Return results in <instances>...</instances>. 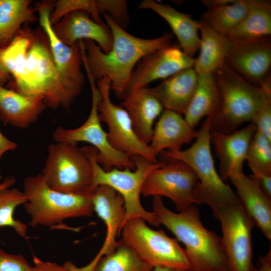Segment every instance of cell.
Segmentation results:
<instances>
[{
    "label": "cell",
    "instance_id": "cell-1",
    "mask_svg": "<svg viewBox=\"0 0 271 271\" xmlns=\"http://www.w3.org/2000/svg\"><path fill=\"white\" fill-rule=\"evenodd\" d=\"M0 63L11 76L7 88L42 97L53 109L72 104L61 84L48 37L40 26L33 29L23 25L11 43L0 49Z\"/></svg>",
    "mask_w": 271,
    "mask_h": 271
},
{
    "label": "cell",
    "instance_id": "cell-2",
    "mask_svg": "<svg viewBox=\"0 0 271 271\" xmlns=\"http://www.w3.org/2000/svg\"><path fill=\"white\" fill-rule=\"evenodd\" d=\"M103 15L112 33L111 49L105 53L93 41L81 40L83 65L95 80L109 78L110 89L121 100L136 65L148 54L171 45L173 34L166 33L150 39L139 38L126 32L107 14Z\"/></svg>",
    "mask_w": 271,
    "mask_h": 271
},
{
    "label": "cell",
    "instance_id": "cell-3",
    "mask_svg": "<svg viewBox=\"0 0 271 271\" xmlns=\"http://www.w3.org/2000/svg\"><path fill=\"white\" fill-rule=\"evenodd\" d=\"M153 212L160 224L170 230L185 246L190 268L194 271H230L222 238L207 229L195 205L175 213L162 197H153Z\"/></svg>",
    "mask_w": 271,
    "mask_h": 271
},
{
    "label": "cell",
    "instance_id": "cell-4",
    "mask_svg": "<svg viewBox=\"0 0 271 271\" xmlns=\"http://www.w3.org/2000/svg\"><path fill=\"white\" fill-rule=\"evenodd\" d=\"M219 101L211 116V130L232 133L244 122H251L261 105L271 99V88L248 82L225 64L214 73Z\"/></svg>",
    "mask_w": 271,
    "mask_h": 271
},
{
    "label": "cell",
    "instance_id": "cell-5",
    "mask_svg": "<svg viewBox=\"0 0 271 271\" xmlns=\"http://www.w3.org/2000/svg\"><path fill=\"white\" fill-rule=\"evenodd\" d=\"M27 201L24 204L32 227L61 225L68 218L91 217L94 212L90 194L60 192L50 188L42 175L27 176L23 182ZM63 224V223H62Z\"/></svg>",
    "mask_w": 271,
    "mask_h": 271
},
{
    "label": "cell",
    "instance_id": "cell-6",
    "mask_svg": "<svg viewBox=\"0 0 271 271\" xmlns=\"http://www.w3.org/2000/svg\"><path fill=\"white\" fill-rule=\"evenodd\" d=\"M193 144L184 150H166L161 154L165 158L183 161L195 172L199 182V191L203 204L211 208L215 216L219 210L239 202L231 188L217 173L211 150V118L206 117Z\"/></svg>",
    "mask_w": 271,
    "mask_h": 271
},
{
    "label": "cell",
    "instance_id": "cell-7",
    "mask_svg": "<svg viewBox=\"0 0 271 271\" xmlns=\"http://www.w3.org/2000/svg\"><path fill=\"white\" fill-rule=\"evenodd\" d=\"M82 148L88 157L93 170L90 194L99 185H107L117 191L124 200L125 215L123 224L130 219L142 218L154 226L161 225L155 214L143 207L140 195L147 176L154 170L162 166L164 161L153 163L145 158L136 157L131 159L136 167L134 171L115 168L105 171L97 161V151L94 147L84 146Z\"/></svg>",
    "mask_w": 271,
    "mask_h": 271
},
{
    "label": "cell",
    "instance_id": "cell-8",
    "mask_svg": "<svg viewBox=\"0 0 271 271\" xmlns=\"http://www.w3.org/2000/svg\"><path fill=\"white\" fill-rule=\"evenodd\" d=\"M41 174L47 185L54 190L69 194H90L92 165L86 154L77 144H50Z\"/></svg>",
    "mask_w": 271,
    "mask_h": 271
},
{
    "label": "cell",
    "instance_id": "cell-9",
    "mask_svg": "<svg viewBox=\"0 0 271 271\" xmlns=\"http://www.w3.org/2000/svg\"><path fill=\"white\" fill-rule=\"evenodd\" d=\"M146 222L142 218L127 220L121 228V240L153 267L190 268L186 251L177 240L163 230L151 228Z\"/></svg>",
    "mask_w": 271,
    "mask_h": 271
},
{
    "label": "cell",
    "instance_id": "cell-10",
    "mask_svg": "<svg viewBox=\"0 0 271 271\" xmlns=\"http://www.w3.org/2000/svg\"><path fill=\"white\" fill-rule=\"evenodd\" d=\"M92 96L90 113L86 121L80 126L68 129L58 126L53 131L54 142L77 144L85 142L91 145L97 151L96 160L105 171L115 168L119 169H135L133 160L124 153L114 149L110 145L107 133L103 129L99 120L98 103L101 94L95 80L87 72Z\"/></svg>",
    "mask_w": 271,
    "mask_h": 271
},
{
    "label": "cell",
    "instance_id": "cell-11",
    "mask_svg": "<svg viewBox=\"0 0 271 271\" xmlns=\"http://www.w3.org/2000/svg\"><path fill=\"white\" fill-rule=\"evenodd\" d=\"M166 159L167 162H164L162 166L147 176L141 194L144 196L167 197L172 201L179 212L192 205L203 204L199 182L195 172L182 161Z\"/></svg>",
    "mask_w": 271,
    "mask_h": 271
},
{
    "label": "cell",
    "instance_id": "cell-12",
    "mask_svg": "<svg viewBox=\"0 0 271 271\" xmlns=\"http://www.w3.org/2000/svg\"><path fill=\"white\" fill-rule=\"evenodd\" d=\"M101 94L98 103L99 120L108 127V139L115 150L124 153L131 159L142 157L150 161L158 162L149 145L142 140L136 133L131 120L126 110L121 105L114 104L110 98V80L103 77L96 80Z\"/></svg>",
    "mask_w": 271,
    "mask_h": 271
},
{
    "label": "cell",
    "instance_id": "cell-13",
    "mask_svg": "<svg viewBox=\"0 0 271 271\" xmlns=\"http://www.w3.org/2000/svg\"><path fill=\"white\" fill-rule=\"evenodd\" d=\"M53 8L54 2L51 1L38 3L35 7L39 13L40 26L48 37L61 84L72 104L81 93L85 81L81 69L83 61L81 40L68 46L58 38L49 20Z\"/></svg>",
    "mask_w": 271,
    "mask_h": 271
},
{
    "label": "cell",
    "instance_id": "cell-14",
    "mask_svg": "<svg viewBox=\"0 0 271 271\" xmlns=\"http://www.w3.org/2000/svg\"><path fill=\"white\" fill-rule=\"evenodd\" d=\"M216 217L220 221L230 271H252L251 232L254 225L240 203L223 208Z\"/></svg>",
    "mask_w": 271,
    "mask_h": 271
},
{
    "label": "cell",
    "instance_id": "cell-15",
    "mask_svg": "<svg viewBox=\"0 0 271 271\" xmlns=\"http://www.w3.org/2000/svg\"><path fill=\"white\" fill-rule=\"evenodd\" d=\"M195 59L187 55L178 44L150 53L132 71L127 92L147 87L151 82L165 79L186 69L193 68Z\"/></svg>",
    "mask_w": 271,
    "mask_h": 271
},
{
    "label": "cell",
    "instance_id": "cell-16",
    "mask_svg": "<svg viewBox=\"0 0 271 271\" xmlns=\"http://www.w3.org/2000/svg\"><path fill=\"white\" fill-rule=\"evenodd\" d=\"M93 210L106 227V234L103 245L92 261L86 265L79 267L74 265L72 271H91L95 263L102 257L115 249L118 241L116 237L123 226L125 208L121 196L112 188L105 185L97 186L91 193Z\"/></svg>",
    "mask_w": 271,
    "mask_h": 271
},
{
    "label": "cell",
    "instance_id": "cell-17",
    "mask_svg": "<svg viewBox=\"0 0 271 271\" xmlns=\"http://www.w3.org/2000/svg\"><path fill=\"white\" fill-rule=\"evenodd\" d=\"M230 40L225 64L260 87L271 66L270 37L246 42Z\"/></svg>",
    "mask_w": 271,
    "mask_h": 271
},
{
    "label": "cell",
    "instance_id": "cell-18",
    "mask_svg": "<svg viewBox=\"0 0 271 271\" xmlns=\"http://www.w3.org/2000/svg\"><path fill=\"white\" fill-rule=\"evenodd\" d=\"M58 38L64 44L71 46L80 40L94 42L104 53L111 49L113 37L107 24L94 21L90 14L83 10L71 12L52 26Z\"/></svg>",
    "mask_w": 271,
    "mask_h": 271
},
{
    "label": "cell",
    "instance_id": "cell-19",
    "mask_svg": "<svg viewBox=\"0 0 271 271\" xmlns=\"http://www.w3.org/2000/svg\"><path fill=\"white\" fill-rule=\"evenodd\" d=\"M256 130L252 122L229 134L211 130L210 142L219 161V175L224 182L233 175L243 173V164Z\"/></svg>",
    "mask_w": 271,
    "mask_h": 271
},
{
    "label": "cell",
    "instance_id": "cell-20",
    "mask_svg": "<svg viewBox=\"0 0 271 271\" xmlns=\"http://www.w3.org/2000/svg\"><path fill=\"white\" fill-rule=\"evenodd\" d=\"M235 187L239 203L254 226L271 240V198L261 189L257 180L243 172L229 178Z\"/></svg>",
    "mask_w": 271,
    "mask_h": 271
},
{
    "label": "cell",
    "instance_id": "cell-21",
    "mask_svg": "<svg viewBox=\"0 0 271 271\" xmlns=\"http://www.w3.org/2000/svg\"><path fill=\"white\" fill-rule=\"evenodd\" d=\"M198 74L193 68L184 69L164 79L157 86L146 87L166 109L184 114L194 93Z\"/></svg>",
    "mask_w": 271,
    "mask_h": 271
},
{
    "label": "cell",
    "instance_id": "cell-22",
    "mask_svg": "<svg viewBox=\"0 0 271 271\" xmlns=\"http://www.w3.org/2000/svg\"><path fill=\"white\" fill-rule=\"evenodd\" d=\"M198 131L191 127L182 115L165 109L161 114L149 145L157 157L165 150L176 151L198 136Z\"/></svg>",
    "mask_w": 271,
    "mask_h": 271
},
{
    "label": "cell",
    "instance_id": "cell-23",
    "mask_svg": "<svg viewBox=\"0 0 271 271\" xmlns=\"http://www.w3.org/2000/svg\"><path fill=\"white\" fill-rule=\"evenodd\" d=\"M46 107L42 97L22 95L0 85V121L4 125L28 128Z\"/></svg>",
    "mask_w": 271,
    "mask_h": 271
},
{
    "label": "cell",
    "instance_id": "cell-24",
    "mask_svg": "<svg viewBox=\"0 0 271 271\" xmlns=\"http://www.w3.org/2000/svg\"><path fill=\"white\" fill-rule=\"evenodd\" d=\"M138 8L151 10L164 19L176 35L179 46L187 55L193 57L199 50L200 21L194 20L191 15L181 12L168 4H160L153 0L143 1Z\"/></svg>",
    "mask_w": 271,
    "mask_h": 271
},
{
    "label": "cell",
    "instance_id": "cell-25",
    "mask_svg": "<svg viewBox=\"0 0 271 271\" xmlns=\"http://www.w3.org/2000/svg\"><path fill=\"white\" fill-rule=\"evenodd\" d=\"M121 106L128 113L139 137L145 143H150L155 120L163 111L160 101L144 88L128 91Z\"/></svg>",
    "mask_w": 271,
    "mask_h": 271
},
{
    "label": "cell",
    "instance_id": "cell-26",
    "mask_svg": "<svg viewBox=\"0 0 271 271\" xmlns=\"http://www.w3.org/2000/svg\"><path fill=\"white\" fill-rule=\"evenodd\" d=\"M200 22V53L195 59L193 68L197 74H213L225 64L230 40L219 34L206 23Z\"/></svg>",
    "mask_w": 271,
    "mask_h": 271
},
{
    "label": "cell",
    "instance_id": "cell-27",
    "mask_svg": "<svg viewBox=\"0 0 271 271\" xmlns=\"http://www.w3.org/2000/svg\"><path fill=\"white\" fill-rule=\"evenodd\" d=\"M270 3L254 0L245 18L226 36L234 41L246 42L270 37Z\"/></svg>",
    "mask_w": 271,
    "mask_h": 271
},
{
    "label": "cell",
    "instance_id": "cell-28",
    "mask_svg": "<svg viewBox=\"0 0 271 271\" xmlns=\"http://www.w3.org/2000/svg\"><path fill=\"white\" fill-rule=\"evenodd\" d=\"M30 0H0V49L7 46L25 24L39 20Z\"/></svg>",
    "mask_w": 271,
    "mask_h": 271
},
{
    "label": "cell",
    "instance_id": "cell-29",
    "mask_svg": "<svg viewBox=\"0 0 271 271\" xmlns=\"http://www.w3.org/2000/svg\"><path fill=\"white\" fill-rule=\"evenodd\" d=\"M218 101L219 92L213 74H198L194 93L184 114L189 126L194 128L204 117L212 115Z\"/></svg>",
    "mask_w": 271,
    "mask_h": 271
},
{
    "label": "cell",
    "instance_id": "cell-30",
    "mask_svg": "<svg viewBox=\"0 0 271 271\" xmlns=\"http://www.w3.org/2000/svg\"><path fill=\"white\" fill-rule=\"evenodd\" d=\"M254 0H235L230 4L209 8L201 20L215 31L226 36L245 18Z\"/></svg>",
    "mask_w": 271,
    "mask_h": 271
},
{
    "label": "cell",
    "instance_id": "cell-31",
    "mask_svg": "<svg viewBox=\"0 0 271 271\" xmlns=\"http://www.w3.org/2000/svg\"><path fill=\"white\" fill-rule=\"evenodd\" d=\"M153 268L120 239L114 251L101 257L91 271H152Z\"/></svg>",
    "mask_w": 271,
    "mask_h": 271
},
{
    "label": "cell",
    "instance_id": "cell-32",
    "mask_svg": "<svg viewBox=\"0 0 271 271\" xmlns=\"http://www.w3.org/2000/svg\"><path fill=\"white\" fill-rule=\"evenodd\" d=\"M10 188L0 191V227L10 226L19 235L25 238L27 226L19 220L15 219L14 213L16 208L24 204L27 199L23 192L16 188Z\"/></svg>",
    "mask_w": 271,
    "mask_h": 271
},
{
    "label": "cell",
    "instance_id": "cell-33",
    "mask_svg": "<svg viewBox=\"0 0 271 271\" xmlns=\"http://www.w3.org/2000/svg\"><path fill=\"white\" fill-rule=\"evenodd\" d=\"M246 160L253 176H271V141L257 130L250 142Z\"/></svg>",
    "mask_w": 271,
    "mask_h": 271
},
{
    "label": "cell",
    "instance_id": "cell-34",
    "mask_svg": "<svg viewBox=\"0 0 271 271\" xmlns=\"http://www.w3.org/2000/svg\"><path fill=\"white\" fill-rule=\"evenodd\" d=\"M108 7V0H58L54 3L49 20L51 25L53 26L67 14L74 11L83 10L88 13L95 22L104 23L100 15L106 13Z\"/></svg>",
    "mask_w": 271,
    "mask_h": 271
},
{
    "label": "cell",
    "instance_id": "cell-35",
    "mask_svg": "<svg viewBox=\"0 0 271 271\" xmlns=\"http://www.w3.org/2000/svg\"><path fill=\"white\" fill-rule=\"evenodd\" d=\"M0 271H37L21 254L8 253L0 249Z\"/></svg>",
    "mask_w": 271,
    "mask_h": 271
},
{
    "label": "cell",
    "instance_id": "cell-36",
    "mask_svg": "<svg viewBox=\"0 0 271 271\" xmlns=\"http://www.w3.org/2000/svg\"><path fill=\"white\" fill-rule=\"evenodd\" d=\"M251 122L255 125L256 130L271 141V99L263 102Z\"/></svg>",
    "mask_w": 271,
    "mask_h": 271
},
{
    "label": "cell",
    "instance_id": "cell-37",
    "mask_svg": "<svg viewBox=\"0 0 271 271\" xmlns=\"http://www.w3.org/2000/svg\"><path fill=\"white\" fill-rule=\"evenodd\" d=\"M18 144L6 138L0 131V161L3 155L17 148Z\"/></svg>",
    "mask_w": 271,
    "mask_h": 271
},
{
    "label": "cell",
    "instance_id": "cell-38",
    "mask_svg": "<svg viewBox=\"0 0 271 271\" xmlns=\"http://www.w3.org/2000/svg\"><path fill=\"white\" fill-rule=\"evenodd\" d=\"M252 271H271V251L259 258L256 267H253Z\"/></svg>",
    "mask_w": 271,
    "mask_h": 271
},
{
    "label": "cell",
    "instance_id": "cell-39",
    "mask_svg": "<svg viewBox=\"0 0 271 271\" xmlns=\"http://www.w3.org/2000/svg\"><path fill=\"white\" fill-rule=\"evenodd\" d=\"M253 176L258 181L262 191L271 198V176Z\"/></svg>",
    "mask_w": 271,
    "mask_h": 271
},
{
    "label": "cell",
    "instance_id": "cell-40",
    "mask_svg": "<svg viewBox=\"0 0 271 271\" xmlns=\"http://www.w3.org/2000/svg\"><path fill=\"white\" fill-rule=\"evenodd\" d=\"M11 79V76L8 71L0 63V85L5 86Z\"/></svg>",
    "mask_w": 271,
    "mask_h": 271
},
{
    "label": "cell",
    "instance_id": "cell-41",
    "mask_svg": "<svg viewBox=\"0 0 271 271\" xmlns=\"http://www.w3.org/2000/svg\"><path fill=\"white\" fill-rule=\"evenodd\" d=\"M16 182L14 177L8 176L0 183V191L3 189L11 187Z\"/></svg>",
    "mask_w": 271,
    "mask_h": 271
},
{
    "label": "cell",
    "instance_id": "cell-42",
    "mask_svg": "<svg viewBox=\"0 0 271 271\" xmlns=\"http://www.w3.org/2000/svg\"><path fill=\"white\" fill-rule=\"evenodd\" d=\"M152 271H194L191 268H180L166 266H155Z\"/></svg>",
    "mask_w": 271,
    "mask_h": 271
}]
</instances>
